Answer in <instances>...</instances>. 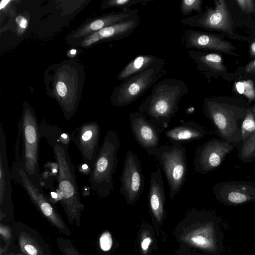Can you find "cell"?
I'll return each instance as SVG.
<instances>
[{
    "label": "cell",
    "mask_w": 255,
    "mask_h": 255,
    "mask_svg": "<svg viewBox=\"0 0 255 255\" xmlns=\"http://www.w3.org/2000/svg\"><path fill=\"white\" fill-rule=\"evenodd\" d=\"M189 92L181 79L166 78L156 83L138 111L165 129L179 110L178 103Z\"/></svg>",
    "instance_id": "6da1fadb"
},
{
    "label": "cell",
    "mask_w": 255,
    "mask_h": 255,
    "mask_svg": "<svg viewBox=\"0 0 255 255\" xmlns=\"http://www.w3.org/2000/svg\"><path fill=\"white\" fill-rule=\"evenodd\" d=\"M40 139L36 117L32 110L26 107L18 125L14 145L15 161H21L32 182L42 188L44 182L38 162Z\"/></svg>",
    "instance_id": "7a4b0ae2"
},
{
    "label": "cell",
    "mask_w": 255,
    "mask_h": 255,
    "mask_svg": "<svg viewBox=\"0 0 255 255\" xmlns=\"http://www.w3.org/2000/svg\"><path fill=\"white\" fill-rule=\"evenodd\" d=\"M249 108L215 98L205 99L203 105L204 115L219 138L237 144L242 139V124Z\"/></svg>",
    "instance_id": "3957f363"
},
{
    "label": "cell",
    "mask_w": 255,
    "mask_h": 255,
    "mask_svg": "<svg viewBox=\"0 0 255 255\" xmlns=\"http://www.w3.org/2000/svg\"><path fill=\"white\" fill-rule=\"evenodd\" d=\"M121 141L117 132L109 130L106 133L94 167L90 173L89 182L92 189L102 197L114 190L113 176L118 163V151Z\"/></svg>",
    "instance_id": "277c9868"
},
{
    "label": "cell",
    "mask_w": 255,
    "mask_h": 255,
    "mask_svg": "<svg viewBox=\"0 0 255 255\" xmlns=\"http://www.w3.org/2000/svg\"><path fill=\"white\" fill-rule=\"evenodd\" d=\"M52 147L58 166V183L61 198L71 211L81 207L75 168L68 151V146L56 139H46Z\"/></svg>",
    "instance_id": "5b68a950"
},
{
    "label": "cell",
    "mask_w": 255,
    "mask_h": 255,
    "mask_svg": "<svg viewBox=\"0 0 255 255\" xmlns=\"http://www.w3.org/2000/svg\"><path fill=\"white\" fill-rule=\"evenodd\" d=\"M186 152L182 144H171L160 145L154 155L166 177L171 198L181 191L185 181L188 169Z\"/></svg>",
    "instance_id": "8992f818"
},
{
    "label": "cell",
    "mask_w": 255,
    "mask_h": 255,
    "mask_svg": "<svg viewBox=\"0 0 255 255\" xmlns=\"http://www.w3.org/2000/svg\"><path fill=\"white\" fill-rule=\"evenodd\" d=\"M164 65L151 67L127 80L116 87L111 101L117 107H124L135 101L165 75Z\"/></svg>",
    "instance_id": "52a82bcc"
},
{
    "label": "cell",
    "mask_w": 255,
    "mask_h": 255,
    "mask_svg": "<svg viewBox=\"0 0 255 255\" xmlns=\"http://www.w3.org/2000/svg\"><path fill=\"white\" fill-rule=\"evenodd\" d=\"M238 144L221 138L212 137L198 146L195 150L193 160L194 172L206 174L217 168L226 156Z\"/></svg>",
    "instance_id": "ba28073f"
},
{
    "label": "cell",
    "mask_w": 255,
    "mask_h": 255,
    "mask_svg": "<svg viewBox=\"0 0 255 255\" xmlns=\"http://www.w3.org/2000/svg\"><path fill=\"white\" fill-rule=\"evenodd\" d=\"M120 191L128 203L133 204L142 193L145 178L138 156L128 150L125 156L122 175Z\"/></svg>",
    "instance_id": "9c48e42d"
},
{
    "label": "cell",
    "mask_w": 255,
    "mask_h": 255,
    "mask_svg": "<svg viewBox=\"0 0 255 255\" xmlns=\"http://www.w3.org/2000/svg\"><path fill=\"white\" fill-rule=\"evenodd\" d=\"M129 121L137 143L149 156H154L159 147L160 134L165 129L138 111L129 114Z\"/></svg>",
    "instance_id": "30bf717a"
},
{
    "label": "cell",
    "mask_w": 255,
    "mask_h": 255,
    "mask_svg": "<svg viewBox=\"0 0 255 255\" xmlns=\"http://www.w3.org/2000/svg\"><path fill=\"white\" fill-rule=\"evenodd\" d=\"M100 126L97 122H88L82 124L70 133L71 139L91 171L100 147Z\"/></svg>",
    "instance_id": "8fae6325"
},
{
    "label": "cell",
    "mask_w": 255,
    "mask_h": 255,
    "mask_svg": "<svg viewBox=\"0 0 255 255\" xmlns=\"http://www.w3.org/2000/svg\"><path fill=\"white\" fill-rule=\"evenodd\" d=\"M215 8L209 7L204 12L181 19V23L190 27L216 29L231 33L232 21L226 1L215 0Z\"/></svg>",
    "instance_id": "7c38bea8"
},
{
    "label": "cell",
    "mask_w": 255,
    "mask_h": 255,
    "mask_svg": "<svg viewBox=\"0 0 255 255\" xmlns=\"http://www.w3.org/2000/svg\"><path fill=\"white\" fill-rule=\"evenodd\" d=\"M213 191L219 200L233 204L255 201V181H226L216 183Z\"/></svg>",
    "instance_id": "4fadbf2b"
},
{
    "label": "cell",
    "mask_w": 255,
    "mask_h": 255,
    "mask_svg": "<svg viewBox=\"0 0 255 255\" xmlns=\"http://www.w3.org/2000/svg\"><path fill=\"white\" fill-rule=\"evenodd\" d=\"M184 47L194 50H215L227 52L232 49V45L218 36L191 29H186L183 34Z\"/></svg>",
    "instance_id": "5bb4252c"
},
{
    "label": "cell",
    "mask_w": 255,
    "mask_h": 255,
    "mask_svg": "<svg viewBox=\"0 0 255 255\" xmlns=\"http://www.w3.org/2000/svg\"><path fill=\"white\" fill-rule=\"evenodd\" d=\"M139 23L140 19L138 14L90 34L84 39L82 45L88 46L103 39L118 40L128 37Z\"/></svg>",
    "instance_id": "9a60e30c"
},
{
    "label": "cell",
    "mask_w": 255,
    "mask_h": 255,
    "mask_svg": "<svg viewBox=\"0 0 255 255\" xmlns=\"http://www.w3.org/2000/svg\"><path fill=\"white\" fill-rule=\"evenodd\" d=\"M242 139L238 146L239 159L244 163L255 161V116L249 108L241 126Z\"/></svg>",
    "instance_id": "2e32d148"
},
{
    "label": "cell",
    "mask_w": 255,
    "mask_h": 255,
    "mask_svg": "<svg viewBox=\"0 0 255 255\" xmlns=\"http://www.w3.org/2000/svg\"><path fill=\"white\" fill-rule=\"evenodd\" d=\"M164 134L171 144H182L203 138L209 132L197 123L187 121L165 130Z\"/></svg>",
    "instance_id": "e0dca14e"
},
{
    "label": "cell",
    "mask_w": 255,
    "mask_h": 255,
    "mask_svg": "<svg viewBox=\"0 0 255 255\" xmlns=\"http://www.w3.org/2000/svg\"><path fill=\"white\" fill-rule=\"evenodd\" d=\"M137 9H129L112 13L97 19L85 25L74 35L75 37H80L90 33L97 32L105 27L132 18L138 14Z\"/></svg>",
    "instance_id": "ac0fdd59"
},
{
    "label": "cell",
    "mask_w": 255,
    "mask_h": 255,
    "mask_svg": "<svg viewBox=\"0 0 255 255\" xmlns=\"http://www.w3.org/2000/svg\"><path fill=\"white\" fill-rule=\"evenodd\" d=\"M148 197L152 213L156 216H160L163 213L165 195L161 170L159 168L150 174Z\"/></svg>",
    "instance_id": "d6986e66"
},
{
    "label": "cell",
    "mask_w": 255,
    "mask_h": 255,
    "mask_svg": "<svg viewBox=\"0 0 255 255\" xmlns=\"http://www.w3.org/2000/svg\"><path fill=\"white\" fill-rule=\"evenodd\" d=\"M164 59L154 55H140L130 61L119 73L117 79L124 81L151 67L164 65Z\"/></svg>",
    "instance_id": "ffe728a7"
},
{
    "label": "cell",
    "mask_w": 255,
    "mask_h": 255,
    "mask_svg": "<svg viewBox=\"0 0 255 255\" xmlns=\"http://www.w3.org/2000/svg\"><path fill=\"white\" fill-rule=\"evenodd\" d=\"M187 53L195 62L197 69L206 75L212 72H223L226 69L222 64L221 56L218 54L207 53L194 49L188 50Z\"/></svg>",
    "instance_id": "44dd1931"
},
{
    "label": "cell",
    "mask_w": 255,
    "mask_h": 255,
    "mask_svg": "<svg viewBox=\"0 0 255 255\" xmlns=\"http://www.w3.org/2000/svg\"><path fill=\"white\" fill-rule=\"evenodd\" d=\"M39 129L41 139L56 137L68 146L71 140L70 134L63 132L57 126L50 125L44 120L39 124Z\"/></svg>",
    "instance_id": "7402d4cb"
},
{
    "label": "cell",
    "mask_w": 255,
    "mask_h": 255,
    "mask_svg": "<svg viewBox=\"0 0 255 255\" xmlns=\"http://www.w3.org/2000/svg\"><path fill=\"white\" fill-rule=\"evenodd\" d=\"M201 0H182L180 1V10L183 16L190 15L193 11L199 13L202 12Z\"/></svg>",
    "instance_id": "603a6c76"
},
{
    "label": "cell",
    "mask_w": 255,
    "mask_h": 255,
    "mask_svg": "<svg viewBox=\"0 0 255 255\" xmlns=\"http://www.w3.org/2000/svg\"><path fill=\"white\" fill-rule=\"evenodd\" d=\"M150 1L149 0H111L107 1L104 4L105 8L116 7L120 8L122 10H126L130 9V7L136 4L140 3L143 5Z\"/></svg>",
    "instance_id": "cb8c5ba5"
},
{
    "label": "cell",
    "mask_w": 255,
    "mask_h": 255,
    "mask_svg": "<svg viewBox=\"0 0 255 255\" xmlns=\"http://www.w3.org/2000/svg\"><path fill=\"white\" fill-rule=\"evenodd\" d=\"M235 86L239 93L243 94L250 100L255 99V89L252 81L249 80L238 82Z\"/></svg>",
    "instance_id": "d4e9b609"
},
{
    "label": "cell",
    "mask_w": 255,
    "mask_h": 255,
    "mask_svg": "<svg viewBox=\"0 0 255 255\" xmlns=\"http://www.w3.org/2000/svg\"><path fill=\"white\" fill-rule=\"evenodd\" d=\"M101 248L104 251H108L112 246V239L109 232H105L102 234L100 239Z\"/></svg>",
    "instance_id": "484cf974"
},
{
    "label": "cell",
    "mask_w": 255,
    "mask_h": 255,
    "mask_svg": "<svg viewBox=\"0 0 255 255\" xmlns=\"http://www.w3.org/2000/svg\"><path fill=\"white\" fill-rule=\"evenodd\" d=\"M236 2L241 9L246 13H250L254 10L255 4L253 0H237Z\"/></svg>",
    "instance_id": "4316f807"
},
{
    "label": "cell",
    "mask_w": 255,
    "mask_h": 255,
    "mask_svg": "<svg viewBox=\"0 0 255 255\" xmlns=\"http://www.w3.org/2000/svg\"><path fill=\"white\" fill-rule=\"evenodd\" d=\"M15 21L18 25L17 31L19 34L23 33L27 28L28 21L27 19L22 15H18L15 18Z\"/></svg>",
    "instance_id": "83f0119b"
},
{
    "label": "cell",
    "mask_w": 255,
    "mask_h": 255,
    "mask_svg": "<svg viewBox=\"0 0 255 255\" xmlns=\"http://www.w3.org/2000/svg\"><path fill=\"white\" fill-rule=\"evenodd\" d=\"M42 213L47 217L50 216L53 213V208L48 200L38 206Z\"/></svg>",
    "instance_id": "f1b7e54d"
},
{
    "label": "cell",
    "mask_w": 255,
    "mask_h": 255,
    "mask_svg": "<svg viewBox=\"0 0 255 255\" xmlns=\"http://www.w3.org/2000/svg\"><path fill=\"white\" fill-rule=\"evenodd\" d=\"M191 240L195 244L201 247H207L209 244L208 240L202 236H194L192 238Z\"/></svg>",
    "instance_id": "f546056e"
},
{
    "label": "cell",
    "mask_w": 255,
    "mask_h": 255,
    "mask_svg": "<svg viewBox=\"0 0 255 255\" xmlns=\"http://www.w3.org/2000/svg\"><path fill=\"white\" fill-rule=\"evenodd\" d=\"M56 90L58 95L64 97L67 93V89L65 84L62 82H59L56 85Z\"/></svg>",
    "instance_id": "4dcf8cb0"
},
{
    "label": "cell",
    "mask_w": 255,
    "mask_h": 255,
    "mask_svg": "<svg viewBox=\"0 0 255 255\" xmlns=\"http://www.w3.org/2000/svg\"><path fill=\"white\" fill-rule=\"evenodd\" d=\"M24 249L30 255H36L37 253V249L32 245H26L24 246Z\"/></svg>",
    "instance_id": "1f68e13d"
},
{
    "label": "cell",
    "mask_w": 255,
    "mask_h": 255,
    "mask_svg": "<svg viewBox=\"0 0 255 255\" xmlns=\"http://www.w3.org/2000/svg\"><path fill=\"white\" fill-rule=\"evenodd\" d=\"M246 72L247 73L255 72V60L250 62L246 67Z\"/></svg>",
    "instance_id": "d6a6232c"
},
{
    "label": "cell",
    "mask_w": 255,
    "mask_h": 255,
    "mask_svg": "<svg viewBox=\"0 0 255 255\" xmlns=\"http://www.w3.org/2000/svg\"><path fill=\"white\" fill-rule=\"evenodd\" d=\"M151 240L149 238H146L143 239L141 244V247L143 250H146L150 245Z\"/></svg>",
    "instance_id": "836d02e7"
},
{
    "label": "cell",
    "mask_w": 255,
    "mask_h": 255,
    "mask_svg": "<svg viewBox=\"0 0 255 255\" xmlns=\"http://www.w3.org/2000/svg\"><path fill=\"white\" fill-rule=\"evenodd\" d=\"M250 49L251 55L253 56H255V40L252 43Z\"/></svg>",
    "instance_id": "e575fe53"
},
{
    "label": "cell",
    "mask_w": 255,
    "mask_h": 255,
    "mask_svg": "<svg viewBox=\"0 0 255 255\" xmlns=\"http://www.w3.org/2000/svg\"><path fill=\"white\" fill-rule=\"evenodd\" d=\"M10 1V0H2L0 2V9L4 8L5 6V5L7 3H8V2H9Z\"/></svg>",
    "instance_id": "d590c367"
},
{
    "label": "cell",
    "mask_w": 255,
    "mask_h": 255,
    "mask_svg": "<svg viewBox=\"0 0 255 255\" xmlns=\"http://www.w3.org/2000/svg\"><path fill=\"white\" fill-rule=\"evenodd\" d=\"M70 53H71V54L74 55L76 53V50H74V49L73 50H71L70 51Z\"/></svg>",
    "instance_id": "8d00e7d4"
},
{
    "label": "cell",
    "mask_w": 255,
    "mask_h": 255,
    "mask_svg": "<svg viewBox=\"0 0 255 255\" xmlns=\"http://www.w3.org/2000/svg\"><path fill=\"white\" fill-rule=\"evenodd\" d=\"M254 115H255V109L254 110Z\"/></svg>",
    "instance_id": "74e56055"
}]
</instances>
